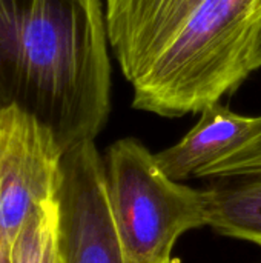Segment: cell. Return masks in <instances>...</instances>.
I'll return each instance as SVG.
<instances>
[{
	"label": "cell",
	"mask_w": 261,
	"mask_h": 263,
	"mask_svg": "<svg viewBox=\"0 0 261 263\" xmlns=\"http://www.w3.org/2000/svg\"><path fill=\"white\" fill-rule=\"evenodd\" d=\"M165 263H175V260H174V259H171V260H168V262H165Z\"/></svg>",
	"instance_id": "12"
},
{
	"label": "cell",
	"mask_w": 261,
	"mask_h": 263,
	"mask_svg": "<svg viewBox=\"0 0 261 263\" xmlns=\"http://www.w3.org/2000/svg\"><path fill=\"white\" fill-rule=\"evenodd\" d=\"M258 117L243 116L222 102L206 106L198 123L175 145L155 154L160 168L182 182L240 146L255 131Z\"/></svg>",
	"instance_id": "7"
},
{
	"label": "cell",
	"mask_w": 261,
	"mask_h": 263,
	"mask_svg": "<svg viewBox=\"0 0 261 263\" xmlns=\"http://www.w3.org/2000/svg\"><path fill=\"white\" fill-rule=\"evenodd\" d=\"M103 160L112 220L129 263L168 262L185 233L208 227L202 190L171 179L140 140H117Z\"/></svg>",
	"instance_id": "3"
},
{
	"label": "cell",
	"mask_w": 261,
	"mask_h": 263,
	"mask_svg": "<svg viewBox=\"0 0 261 263\" xmlns=\"http://www.w3.org/2000/svg\"><path fill=\"white\" fill-rule=\"evenodd\" d=\"M202 196L208 227L261 247V174L214 179Z\"/></svg>",
	"instance_id": "8"
},
{
	"label": "cell",
	"mask_w": 261,
	"mask_h": 263,
	"mask_svg": "<svg viewBox=\"0 0 261 263\" xmlns=\"http://www.w3.org/2000/svg\"><path fill=\"white\" fill-rule=\"evenodd\" d=\"M261 174V116L255 131L240 146L202 170L198 179H225Z\"/></svg>",
	"instance_id": "10"
},
{
	"label": "cell",
	"mask_w": 261,
	"mask_h": 263,
	"mask_svg": "<svg viewBox=\"0 0 261 263\" xmlns=\"http://www.w3.org/2000/svg\"><path fill=\"white\" fill-rule=\"evenodd\" d=\"M261 68V0H205L131 83L132 106L162 117L202 112Z\"/></svg>",
	"instance_id": "2"
},
{
	"label": "cell",
	"mask_w": 261,
	"mask_h": 263,
	"mask_svg": "<svg viewBox=\"0 0 261 263\" xmlns=\"http://www.w3.org/2000/svg\"><path fill=\"white\" fill-rule=\"evenodd\" d=\"M100 0H0V109L49 128L63 153L89 142L111 111Z\"/></svg>",
	"instance_id": "1"
},
{
	"label": "cell",
	"mask_w": 261,
	"mask_h": 263,
	"mask_svg": "<svg viewBox=\"0 0 261 263\" xmlns=\"http://www.w3.org/2000/svg\"><path fill=\"white\" fill-rule=\"evenodd\" d=\"M205 0H106L108 40L132 83L171 43Z\"/></svg>",
	"instance_id": "6"
},
{
	"label": "cell",
	"mask_w": 261,
	"mask_h": 263,
	"mask_svg": "<svg viewBox=\"0 0 261 263\" xmlns=\"http://www.w3.org/2000/svg\"><path fill=\"white\" fill-rule=\"evenodd\" d=\"M62 157L52 131L35 117L0 109V247L6 253L25 220L57 199Z\"/></svg>",
	"instance_id": "4"
},
{
	"label": "cell",
	"mask_w": 261,
	"mask_h": 263,
	"mask_svg": "<svg viewBox=\"0 0 261 263\" xmlns=\"http://www.w3.org/2000/svg\"><path fill=\"white\" fill-rule=\"evenodd\" d=\"M0 263H8V253L0 247Z\"/></svg>",
	"instance_id": "11"
},
{
	"label": "cell",
	"mask_w": 261,
	"mask_h": 263,
	"mask_svg": "<svg viewBox=\"0 0 261 263\" xmlns=\"http://www.w3.org/2000/svg\"><path fill=\"white\" fill-rule=\"evenodd\" d=\"M58 203V263H129L117 234L105 160L92 140L63 153Z\"/></svg>",
	"instance_id": "5"
},
{
	"label": "cell",
	"mask_w": 261,
	"mask_h": 263,
	"mask_svg": "<svg viewBox=\"0 0 261 263\" xmlns=\"http://www.w3.org/2000/svg\"><path fill=\"white\" fill-rule=\"evenodd\" d=\"M8 263H58L57 199L38 206L25 220L8 251Z\"/></svg>",
	"instance_id": "9"
}]
</instances>
